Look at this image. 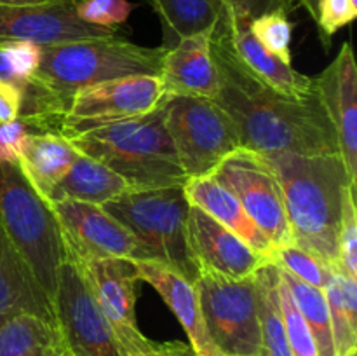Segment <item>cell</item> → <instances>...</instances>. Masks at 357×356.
<instances>
[{"label":"cell","instance_id":"6da1fadb","mask_svg":"<svg viewBox=\"0 0 357 356\" xmlns=\"http://www.w3.org/2000/svg\"><path fill=\"white\" fill-rule=\"evenodd\" d=\"M211 52L218 72L215 101L234 122L244 149L260 154L338 152L333 126L316 91L298 100L255 77L234 54L223 16L213 30Z\"/></svg>","mask_w":357,"mask_h":356},{"label":"cell","instance_id":"7a4b0ae2","mask_svg":"<svg viewBox=\"0 0 357 356\" xmlns=\"http://www.w3.org/2000/svg\"><path fill=\"white\" fill-rule=\"evenodd\" d=\"M274 170L291 243L337 267V239L345 191L356 185L338 152L264 154Z\"/></svg>","mask_w":357,"mask_h":356},{"label":"cell","instance_id":"3957f363","mask_svg":"<svg viewBox=\"0 0 357 356\" xmlns=\"http://www.w3.org/2000/svg\"><path fill=\"white\" fill-rule=\"evenodd\" d=\"M164 105L142 117L100 126L66 140L77 152L100 161L126 178L132 188L183 185L187 175L166 129Z\"/></svg>","mask_w":357,"mask_h":356},{"label":"cell","instance_id":"277c9868","mask_svg":"<svg viewBox=\"0 0 357 356\" xmlns=\"http://www.w3.org/2000/svg\"><path fill=\"white\" fill-rule=\"evenodd\" d=\"M166 47H145L114 37L84 38L42 45L33 80L47 93L63 119L75 91L131 75H159Z\"/></svg>","mask_w":357,"mask_h":356},{"label":"cell","instance_id":"5b68a950","mask_svg":"<svg viewBox=\"0 0 357 356\" xmlns=\"http://www.w3.org/2000/svg\"><path fill=\"white\" fill-rule=\"evenodd\" d=\"M0 227L52 304L66 257L61 229L49 201L35 191L20 164L0 163Z\"/></svg>","mask_w":357,"mask_h":356},{"label":"cell","instance_id":"8992f818","mask_svg":"<svg viewBox=\"0 0 357 356\" xmlns=\"http://www.w3.org/2000/svg\"><path fill=\"white\" fill-rule=\"evenodd\" d=\"M103 208L146 244L155 260L194 281L197 262L188 239V202L183 185L132 191L105 202Z\"/></svg>","mask_w":357,"mask_h":356},{"label":"cell","instance_id":"52a82bcc","mask_svg":"<svg viewBox=\"0 0 357 356\" xmlns=\"http://www.w3.org/2000/svg\"><path fill=\"white\" fill-rule=\"evenodd\" d=\"M164 121L187 178L209 177L230 154L243 149L234 122L211 98H167Z\"/></svg>","mask_w":357,"mask_h":356},{"label":"cell","instance_id":"ba28073f","mask_svg":"<svg viewBox=\"0 0 357 356\" xmlns=\"http://www.w3.org/2000/svg\"><path fill=\"white\" fill-rule=\"evenodd\" d=\"M257 272L232 279L201 269L194 279L208 334L223 356H260Z\"/></svg>","mask_w":357,"mask_h":356},{"label":"cell","instance_id":"9c48e42d","mask_svg":"<svg viewBox=\"0 0 357 356\" xmlns=\"http://www.w3.org/2000/svg\"><path fill=\"white\" fill-rule=\"evenodd\" d=\"M167 101L159 75H131L75 91L59 122L65 138L100 126L142 117Z\"/></svg>","mask_w":357,"mask_h":356},{"label":"cell","instance_id":"30bf717a","mask_svg":"<svg viewBox=\"0 0 357 356\" xmlns=\"http://www.w3.org/2000/svg\"><path fill=\"white\" fill-rule=\"evenodd\" d=\"M65 255L79 267L98 307L114 330L124 356H145L152 341L142 334L136 321L139 278L135 262L86 257L66 251Z\"/></svg>","mask_w":357,"mask_h":356},{"label":"cell","instance_id":"8fae6325","mask_svg":"<svg viewBox=\"0 0 357 356\" xmlns=\"http://www.w3.org/2000/svg\"><path fill=\"white\" fill-rule=\"evenodd\" d=\"M52 313L68 356H124L79 267L68 257L59 265Z\"/></svg>","mask_w":357,"mask_h":356},{"label":"cell","instance_id":"7c38bea8","mask_svg":"<svg viewBox=\"0 0 357 356\" xmlns=\"http://www.w3.org/2000/svg\"><path fill=\"white\" fill-rule=\"evenodd\" d=\"M209 177L236 195L272 246L291 243L281 188L264 154L243 147L230 154Z\"/></svg>","mask_w":357,"mask_h":356},{"label":"cell","instance_id":"4fadbf2b","mask_svg":"<svg viewBox=\"0 0 357 356\" xmlns=\"http://www.w3.org/2000/svg\"><path fill=\"white\" fill-rule=\"evenodd\" d=\"M59 223L66 253L124 260H155L152 251L103 206L80 201H49Z\"/></svg>","mask_w":357,"mask_h":356},{"label":"cell","instance_id":"5bb4252c","mask_svg":"<svg viewBox=\"0 0 357 356\" xmlns=\"http://www.w3.org/2000/svg\"><path fill=\"white\" fill-rule=\"evenodd\" d=\"M77 0H52L31 6L0 3V42L28 40L52 45L84 38L114 37L119 28L89 24L75 13Z\"/></svg>","mask_w":357,"mask_h":356},{"label":"cell","instance_id":"9a60e30c","mask_svg":"<svg viewBox=\"0 0 357 356\" xmlns=\"http://www.w3.org/2000/svg\"><path fill=\"white\" fill-rule=\"evenodd\" d=\"M314 91L333 126L349 177L357 184V66L351 42L314 79Z\"/></svg>","mask_w":357,"mask_h":356},{"label":"cell","instance_id":"2e32d148","mask_svg":"<svg viewBox=\"0 0 357 356\" xmlns=\"http://www.w3.org/2000/svg\"><path fill=\"white\" fill-rule=\"evenodd\" d=\"M188 239L199 271L204 269L227 278L243 279L271 264L239 236L192 205L188 209Z\"/></svg>","mask_w":357,"mask_h":356},{"label":"cell","instance_id":"e0dca14e","mask_svg":"<svg viewBox=\"0 0 357 356\" xmlns=\"http://www.w3.org/2000/svg\"><path fill=\"white\" fill-rule=\"evenodd\" d=\"M213 30L215 27L188 35L166 49L159 80L167 98L201 96L215 100L218 72L211 52Z\"/></svg>","mask_w":357,"mask_h":356},{"label":"cell","instance_id":"ac0fdd59","mask_svg":"<svg viewBox=\"0 0 357 356\" xmlns=\"http://www.w3.org/2000/svg\"><path fill=\"white\" fill-rule=\"evenodd\" d=\"M139 281L157 290L188 337V344L197 356H223L213 344L206 328L195 283L176 269L159 260H136Z\"/></svg>","mask_w":357,"mask_h":356},{"label":"cell","instance_id":"d6986e66","mask_svg":"<svg viewBox=\"0 0 357 356\" xmlns=\"http://www.w3.org/2000/svg\"><path fill=\"white\" fill-rule=\"evenodd\" d=\"M225 21L227 34H229L230 47L241 63L258 77L282 94L291 98H305L314 91V79L296 72L291 65H286L281 59L265 51L264 45L251 34L250 21L234 17L229 10L222 9Z\"/></svg>","mask_w":357,"mask_h":356},{"label":"cell","instance_id":"ffe728a7","mask_svg":"<svg viewBox=\"0 0 357 356\" xmlns=\"http://www.w3.org/2000/svg\"><path fill=\"white\" fill-rule=\"evenodd\" d=\"M183 191L192 206H197L199 209L208 213L211 218H215L225 229L239 236L248 246L253 248L257 253L271 262L274 246L258 229L257 223L250 218V215L244 212L232 192L227 191L213 177L187 178V181L183 184Z\"/></svg>","mask_w":357,"mask_h":356},{"label":"cell","instance_id":"44dd1931","mask_svg":"<svg viewBox=\"0 0 357 356\" xmlns=\"http://www.w3.org/2000/svg\"><path fill=\"white\" fill-rule=\"evenodd\" d=\"M23 313L54 321L51 300L42 292L24 258L0 227V321Z\"/></svg>","mask_w":357,"mask_h":356},{"label":"cell","instance_id":"7402d4cb","mask_svg":"<svg viewBox=\"0 0 357 356\" xmlns=\"http://www.w3.org/2000/svg\"><path fill=\"white\" fill-rule=\"evenodd\" d=\"M79 152L59 133L35 131L28 136L20 168L35 191L47 201L52 188L68 173Z\"/></svg>","mask_w":357,"mask_h":356},{"label":"cell","instance_id":"603a6c76","mask_svg":"<svg viewBox=\"0 0 357 356\" xmlns=\"http://www.w3.org/2000/svg\"><path fill=\"white\" fill-rule=\"evenodd\" d=\"M132 191L129 181L100 161L79 152L68 173L51 191L47 201H80L103 206L105 202Z\"/></svg>","mask_w":357,"mask_h":356},{"label":"cell","instance_id":"cb8c5ba5","mask_svg":"<svg viewBox=\"0 0 357 356\" xmlns=\"http://www.w3.org/2000/svg\"><path fill=\"white\" fill-rule=\"evenodd\" d=\"M65 346L52 320L23 313L0 321V356H63Z\"/></svg>","mask_w":357,"mask_h":356},{"label":"cell","instance_id":"d4e9b609","mask_svg":"<svg viewBox=\"0 0 357 356\" xmlns=\"http://www.w3.org/2000/svg\"><path fill=\"white\" fill-rule=\"evenodd\" d=\"M152 7L162 24L164 44L169 49L180 38L215 27L222 16L218 0H143Z\"/></svg>","mask_w":357,"mask_h":356},{"label":"cell","instance_id":"484cf974","mask_svg":"<svg viewBox=\"0 0 357 356\" xmlns=\"http://www.w3.org/2000/svg\"><path fill=\"white\" fill-rule=\"evenodd\" d=\"M331 330L337 356H356L357 353V283L354 278L335 267L324 286Z\"/></svg>","mask_w":357,"mask_h":356},{"label":"cell","instance_id":"4316f807","mask_svg":"<svg viewBox=\"0 0 357 356\" xmlns=\"http://www.w3.org/2000/svg\"><path fill=\"white\" fill-rule=\"evenodd\" d=\"M258 314H260V356H293L279 302V269L265 264L257 272Z\"/></svg>","mask_w":357,"mask_h":356},{"label":"cell","instance_id":"83f0119b","mask_svg":"<svg viewBox=\"0 0 357 356\" xmlns=\"http://www.w3.org/2000/svg\"><path fill=\"white\" fill-rule=\"evenodd\" d=\"M279 272H281L282 279H284L286 286L291 293L296 309L300 311V314H302L303 320L309 325L310 332H312V337L317 346V355L337 356L333 330H331L330 309H328V302L323 290L307 285V283L300 281L295 276L288 274L281 269H279Z\"/></svg>","mask_w":357,"mask_h":356},{"label":"cell","instance_id":"f1b7e54d","mask_svg":"<svg viewBox=\"0 0 357 356\" xmlns=\"http://www.w3.org/2000/svg\"><path fill=\"white\" fill-rule=\"evenodd\" d=\"M271 262L278 265L281 271L321 290H324V286L328 285L331 271H333V265L326 264L310 251L296 246L295 243L278 244V246L272 248Z\"/></svg>","mask_w":357,"mask_h":356},{"label":"cell","instance_id":"f546056e","mask_svg":"<svg viewBox=\"0 0 357 356\" xmlns=\"http://www.w3.org/2000/svg\"><path fill=\"white\" fill-rule=\"evenodd\" d=\"M251 34L278 59L291 65L293 24L288 20V10L278 9L250 21Z\"/></svg>","mask_w":357,"mask_h":356},{"label":"cell","instance_id":"4dcf8cb0","mask_svg":"<svg viewBox=\"0 0 357 356\" xmlns=\"http://www.w3.org/2000/svg\"><path fill=\"white\" fill-rule=\"evenodd\" d=\"M279 302H281L282 321H284L286 335H288V342L293 356H319L317 355V346L312 337V332H310L309 325L303 320L300 311L296 309L291 293H289L281 272H279Z\"/></svg>","mask_w":357,"mask_h":356},{"label":"cell","instance_id":"1f68e13d","mask_svg":"<svg viewBox=\"0 0 357 356\" xmlns=\"http://www.w3.org/2000/svg\"><path fill=\"white\" fill-rule=\"evenodd\" d=\"M337 267L351 278H357V206L356 185L345 191L340 229L337 239Z\"/></svg>","mask_w":357,"mask_h":356},{"label":"cell","instance_id":"d6a6232c","mask_svg":"<svg viewBox=\"0 0 357 356\" xmlns=\"http://www.w3.org/2000/svg\"><path fill=\"white\" fill-rule=\"evenodd\" d=\"M75 13L89 24L119 28L132 13V3L128 0H77Z\"/></svg>","mask_w":357,"mask_h":356},{"label":"cell","instance_id":"836d02e7","mask_svg":"<svg viewBox=\"0 0 357 356\" xmlns=\"http://www.w3.org/2000/svg\"><path fill=\"white\" fill-rule=\"evenodd\" d=\"M357 16V0H319L316 21L321 35L331 38L342 27L352 23Z\"/></svg>","mask_w":357,"mask_h":356},{"label":"cell","instance_id":"e575fe53","mask_svg":"<svg viewBox=\"0 0 357 356\" xmlns=\"http://www.w3.org/2000/svg\"><path fill=\"white\" fill-rule=\"evenodd\" d=\"M35 131H37L35 126L21 115L14 121L2 122L0 124V163H20L28 136Z\"/></svg>","mask_w":357,"mask_h":356},{"label":"cell","instance_id":"d590c367","mask_svg":"<svg viewBox=\"0 0 357 356\" xmlns=\"http://www.w3.org/2000/svg\"><path fill=\"white\" fill-rule=\"evenodd\" d=\"M10 66L23 80L33 79L35 72L40 66L42 45L28 40L6 42Z\"/></svg>","mask_w":357,"mask_h":356},{"label":"cell","instance_id":"8d00e7d4","mask_svg":"<svg viewBox=\"0 0 357 356\" xmlns=\"http://www.w3.org/2000/svg\"><path fill=\"white\" fill-rule=\"evenodd\" d=\"M218 2L237 20L253 21L278 9H284L289 13L295 0H218Z\"/></svg>","mask_w":357,"mask_h":356},{"label":"cell","instance_id":"74e56055","mask_svg":"<svg viewBox=\"0 0 357 356\" xmlns=\"http://www.w3.org/2000/svg\"><path fill=\"white\" fill-rule=\"evenodd\" d=\"M21 112V91L9 84L0 82V124L14 121Z\"/></svg>","mask_w":357,"mask_h":356},{"label":"cell","instance_id":"f35d334b","mask_svg":"<svg viewBox=\"0 0 357 356\" xmlns=\"http://www.w3.org/2000/svg\"><path fill=\"white\" fill-rule=\"evenodd\" d=\"M145 356H197L190 344H185L180 341L167 342H150Z\"/></svg>","mask_w":357,"mask_h":356},{"label":"cell","instance_id":"ab89813d","mask_svg":"<svg viewBox=\"0 0 357 356\" xmlns=\"http://www.w3.org/2000/svg\"><path fill=\"white\" fill-rule=\"evenodd\" d=\"M0 82L17 87L21 91V96H23V93L28 89V86L31 82V80H23L13 70L9 61V54H7L6 42H0Z\"/></svg>","mask_w":357,"mask_h":356},{"label":"cell","instance_id":"60d3db41","mask_svg":"<svg viewBox=\"0 0 357 356\" xmlns=\"http://www.w3.org/2000/svg\"><path fill=\"white\" fill-rule=\"evenodd\" d=\"M296 3H300V6L303 7V9L307 10V13L310 14V16L316 20V14H317V3H319V0H295Z\"/></svg>","mask_w":357,"mask_h":356},{"label":"cell","instance_id":"b9f144b4","mask_svg":"<svg viewBox=\"0 0 357 356\" xmlns=\"http://www.w3.org/2000/svg\"><path fill=\"white\" fill-rule=\"evenodd\" d=\"M52 0H0V3H9V6H31V3H44Z\"/></svg>","mask_w":357,"mask_h":356},{"label":"cell","instance_id":"7bdbcfd3","mask_svg":"<svg viewBox=\"0 0 357 356\" xmlns=\"http://www.w3.org/2000/svg\"><path fill=\"white\" fill-rule=\"evenodd\" d=\"M63 356H68V355H63Z\"/></svg>","mask_w":357,"mask_h":356}]
</instances>
